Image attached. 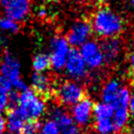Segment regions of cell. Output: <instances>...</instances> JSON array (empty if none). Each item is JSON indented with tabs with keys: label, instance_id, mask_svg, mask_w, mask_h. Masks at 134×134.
I'll list each match as a JSON object with an SVG mask.
<instances>
[{
	"label": "cell",
	"instance_id": "6da1fadb",
	"mask_svg": "<svg viewBox=\"0 0 134 134\" xmlns=\"http://www.w3.org/2000/svg\"><path fill=\"white\" fill-rule=\"evenodd\" d=\"M91 28L102 39L115 38L122 31V19L107 6L98 7L91 19Z\"/></svg>",
	"mask_w": 134,
	"mask_h": 134
},
{
	"label": "cell",
	"instance_id": "7a4b0ae2",
	"mask_svg": "<svg viewBox=\"0 0 134 134\" xmlns=\"http://www.w3.org/2000/svg\"><path fill=\"white\" fill-rule=\"evenodd\" d=\"M24 118L27 120H38L46 109L45 100L32 89H26L20 92L19 105L17 107Z\"/></svg>",
	"mask_w": 134,
	"mask_h": 134
},
{
	"label": "cell",
	"instance_id": "3957f363",
	"mask_svg": "<svg viewBox=\"0 0 134 134\" xmlns=\"http://www.w3.org/2000/svg\"><path fill=\"white\" fill-rule=\"evenodd\" d=\"M53 93L58 102L63 106H73L81 99L86 97V92L83 86L75 81H64L59 84Z\"/></svg>",
	"mask_w": 134,
	"mask_h": 134
},
{
	"label": "cell",
	"instance_id": "277c9868",
	"mask_svg": "<svg viewBox=\"0 0 134 134\" xmlns=\"http://www.w3.org/2000/svg\"><path fill=\"white\" fill-rule=\"evenodd\" d=\"M50 48H51V53L49 54L50 65L54 70L60 71L63 68H65L66 59L70 50V46L66 38L57 36L51 39Z\"/></svg>",
	"mask_w": 134,
	"mask_h": 134
},
{
	"label": "cell",
	"instance_id": "5b68a950",
	"mask_svg": "<svg viewBox=\"0 0 134 134\" xmlns=\"http://www.w3.org/2000/svg\"><path fill=\"white\" fill-rule=\"evenodd\" d=\"M92 35L91 24L87 20H77L69 28L67 32V42L69 46L73 48L81 47L87 41H89L90 36Z\"/></svg>",
	"mask_w": 134,
	"mask_h": 134
},
{
	"label": "cell",
	"instance_id": "8992f818",
	"mask_svg": "<svg viewBox=\"0 0 134 134\" xmlns=\"http://www.w3.org/2000/svg\"><path fill=\"white\" fill-rule=\"evenodd\" d=\"M5 17L15 22L24 21L30 10V0H0Z\"/></svg>",
	"mask_w": 134,
	"mask_h": 134
},
{
	"label": "cell",
	"instance_id": "52a82bcc",
	"mask_svg": "<svg viewBox=\"0 0 134 134\" xmlns=\"http://www.w3.org/2000/svg\"><path fill=\"white\" fill-rule=\"evenodd\" d=\"M65 69L69 76L72 77L75 82L83 81L87 76V66L82 59L79 49L70 48L66 59Z\"/></svg>",
	"mask_w": 134,
	"mask_h": 134
},
{
	"label": "cell",
	"instance_id": "ba28073f",
	"mask_svg": "<svg viewBox=\"0 0 134 134\" xmlns=\"http://www.w3.org/2000/svg\"><path fill=\"white\" fill-rule=\"evenodd\" d=\"M0 75L8 80L13 87L22 80L20 75V63L9 50L4 51L3 59L0 64Z\"/></svg>",
	"mask_w": 134,
	"mask_h": 134
},
{
	"label": "cell",
	"instance_id": "9c48e42d",
	"mask_svg": "<svg viewBox=\"0 0 134 134\" xmlns=\"http://www.w3.org/2000/svg\"><path fill=\"white\" fill-rule=\"evenodd\" d=\"M79 52L82 59L84 60L87 68L96 69L104 65V59L99 49V45L95 41L93 40L87 41L85 44H83L80 47Z\"/></svg>",
	"mask_w": 134,
	"mask_h": 134
},
{
	"label": "cell",
	"instance_id": "30bf717a",
	"mask_svg": "<svg viewBox=\"0 0 134 134\" xmlns=\"http://www.w3.org/2000/svg\"><path fill=\"white\" fill-rule=\"evenodd\" d=\"M93 115V103L87 96L81 99L71 108V117L80 128L86 127L91 121Z\"/></svg>",
	"mask_w": 134,
	"mask_h": 134
},
{
	"label": "cell",
	"instance_id": "8fae6325",
	"mask_svg": "<svg viewBox=\"0 0 134 134\" xmlns=\"http://www.w3.org/2000/svg\"><path fill=\"white\" fill-rule=\"evenodd\" d=\"M98 45L103 54L104 64L110 65L115 63L121 51V41L117 38H106L102 39Z\"/></svg>",
	"mask_w": 134,
	"mask_h": 134
},
{
	"label": "cell",
	"instance_id": "7c38bea8",
	"mask_svg": "<svg viewBox=\"0 0 134 134\" xmlns=\"http://www.w3.org/2000/svg\"><path fill=\"white\" fill-rule=\"evenodd\" d=\"M54 82L44 72H34L31 75V89L41 97H49L53 93Z\"/></svg>",
	"mask_w": 134,
	"mask_h": 134
},
{
	"label": "cell",
	"instance_id": "4fadbf2b",
	"mask_svg": "<svg viewBox=\"0 0 134 134\" xmlns=\"http://www.w3.org/2000/svg\"><path fill=\"white\" fill-rule=\"evenodd\" d=\"M121 88H122V86L120 85V82L118 80H116V79L109 80L103 86V89H102V93H100L102 103L110 105L114 108Z\"/></svg>",
	"mask_w": 134,
	"mask_h": 134
},
{
	"label": "cell",
	"instance_id": "5bb4252c",
	"mask_svg": "<svg viewBox=\"0 0 134 134\" xmlns=\"http://www.w3.org/2000/svg\"><path fill=\"white\" fill-rule=\"evenodd\" d=\"M26 119L24 118V116L21 114V112L19 111L18 108L15 109H8L7 113H6V127L9 131V133L12 134H19L22 127L24 126Z\"/></svg>",
	"mask_w": 134,
	"mask_h": 134
},
{
	"label": "cell",
	"instance_id": "9a60e30c",
	"mask_svg": "<svg viewBox=\"0 0 134 134\" xmlns=\"http://www.w3.org/2000/svg\"><path fill=\"white\" fill-rule=\"evenodd\" d=\"M129 119V111L128 107H116L114 108V113L112 117V124L114 133L121 131L127 125Z\"/></svg>",
	"mask_w": 134,
	"mask_h": 134
},
{
	"label": "cell",
	"instance_id": "2e32d148",
	"mask_svg": "<svg viewBox=\"0 0 134 134\" xmlns=\"http://www.w3.org/2000/svg\"><path fill=\"white\" fill-rule=\"evenodd\" d=\"M114 108L105 103H98L93 105V118L94 120L99 119H111L113 117Z\"/></svg>",
	"mask_w": 134,
	"mask_h": 134
},
{
	"label": "cell",
	"instance_id": "e0dca14e",
	"mask_svg": "<svg viewBox=\"0 0 134 134\" xmlns=\"http://www.w3.org/2000/svg\"><path fill=\"white\" fill-rule=\"evenodd\" d=\"M50 59L49 54L41 52L34 57L32 59V68L35 72H44L48 68H50Z\"/></svg>",
	"mask_w": 134,
	"mask_h": 134
},
{
	"label": "cell",
	"instance_id": "ac0fdd59",
	"mask_svg": "<svg viewBox=\"0 0 134 134\" xmlns=\"http://www.w3.org/2000/svg\"><path fill=\"white\" fill-rule=\"evenodd\" d=\"M39 134H60V128L52 119H47L40 126Z\"/></svg>",
	"mask_w": 134,
	"mask_h": 134
},
{
	"label": "cell",
	"instance_id": "d6986e66",
	"mask_svg": "<svg viewBox=\"0 0 134 134\" xmlns=\"http://www.w3.org/2000/svg\"><path fill=\"white\" fill-rule=\"evenodd\" d=\"M19 24L12 19L5 17V16H0V28L3 30L12 31V32H17L19 30Z\"/></svg>",
	"mask_w": 134,
	"mask_h": 134
},
{
	"label": "cell",
	"instance_id": "ffe728a7",
	"mask_svg": "<svg viewBox=\"0 0 134 134\" xmlns=\"http://www.w3.org/2000/svg\"><path fill=\"white\" fill-rule=\"evenodd\" d=\"M41 122L38 120H27L22 127L19 134H39Z\"/></svg>",
	"mask_w": 134,
	"mask_h": 134
},
{
	"label": "cell",
	"instance_id": "44dd1931",
	"mask_svg": "<svg viewBox=\"0 0 134 134\" xmlns=\"http://www.w3.org/2000/svg\"><path fill=\"white\" fill-rule=\"evenodd\" d=\"M60 134H83L81 128L75 125V122H72L68 126L60 128Z\"/></svg>",
	"mask_w": 134,
	"mask_h": 134
},
{
	"label": "cell",
	"instance_id": "7402d4cb",
	"mask_svg": "<svg viewBox=\"0 0 134 134\" xmlns=\"http://www.w3.org/2000/svg\"><path fill=\"white\" fill-rule=\"evenodd\" d=\"M0 90L4 91V92H6V93H8V92H10V91L13 90V85H12V83H10L8 80H6L5 77L1 76V75H0Z\"/></svg>",
	"mask_w": 134,
	"mask_h": 134
},
{
	"label": "cell",
	"instance_id": "603a6c76",
	"mask_svg": "<svg viewBox=\"0 0 134 134\" xmlns=\"http://www.w3.org/2000/svg\"><path fill=\"white\" fill-rule=\"evenodd\" d=\"M7 94L8 93L0 90V113L7 108Z\"/></svg>",
	"mask_w": 134,
	"mask_h": 134
},
{
	"label": "cell",
	"instance_id": "cb8c5ba5",
	"mask_svg": "<svg viewBox=\"0 0 134 134\" xmlns=\"http://www.w3.org/2000/svg\"><path fill=\"white\" fill-rule=\"evenodd\" d=\"M128 111H129V116L134 118V91L132 94H130V99L128 104Z\"/></svg>",
	"mask_w": 134,
	"mask_h": 134
},
{
	"label": "cell",
	"instance_id": "d4e9b609",
	"mask_svg": "<svg viewBox=\"0 0 134 134\" xmlns=\"http://www.w3.org/2000/svg\"><path fill=\"white\" fill-rule=\"evenodd\" d=\"M5 128H6L5 119H4V117H3V116L0 114V134H3V132H4Z\"/></svg>",
	"mask_w": 134,
	"mask_h": 134
},
{
	"label": "cell",
	"instance_id": "484cf974",
	"mask_svg": "<svg viewBox=\"0 0 134 134\" xmlns=\"http://www.w3.org/2000/svg\"><path fill=\"white\" fill-rule=\"evenodd\" d=\"M130 64H131V69H132V71L134 73V52L130 57Z\"/></svg>",
	"mask_w": 134,
	"mask_h": 134
},
{
	"label": "cell",
	"instance_id": "4316f807",
	"mask_svg": "<svg viewBox=\"0 0 134 134\" xmlns=\"http://www.w3.org/2000/svg\"><path fill=\"white\" fill-rule=\"evenodd\" d=\"M45 15H46V10H45L44 8L39 9V12H38V16H39V17H44Z\"/></svg>",
	"mask_w": 134,
	"mask_h": 134
},
{
	"label": "cell",
	"instance_id": "83f0119b",
	"mask_svg": "<svg viewBox=\"0 0 134 134\" xmlns=\"http://www.w3.org/2000/svg\"><path fill=\"white\" fill-rule=\"evenodd\" d=\"M71 1L76 2V3H83V2H85V1H87V0H71Z\"/></svg>",
	"mask_w": 134,
	"mask_h": 134
},
{
	"label": "cell",
	"instance_id": "f1b7e54d",
	"mask_svg": "<svg viewBox=\"0 0 134 134\" xmlns=\"http://www.w3.org/2000/svg\"><path fill=\"white\" fill-rule=\"evenodd\" d=\"M131 3H132V5L134 6V0H131Z\"/></svg>",
	"mask_w": 134,
	"mask_h": 134
}]
</instances>
